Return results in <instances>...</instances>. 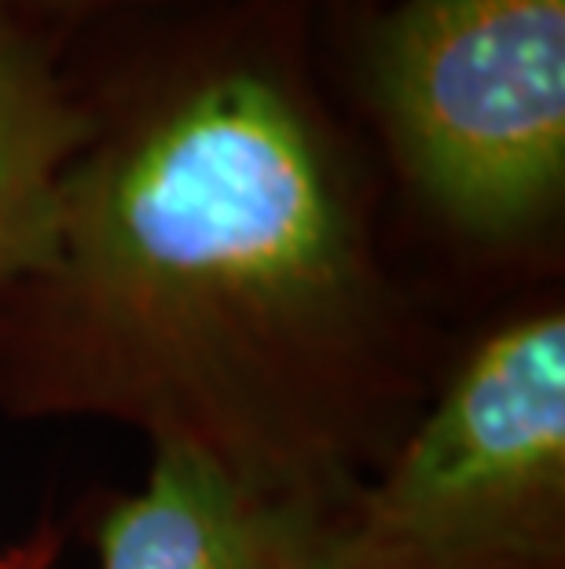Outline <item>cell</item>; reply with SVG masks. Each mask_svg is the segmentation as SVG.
<instances>
[{
	"label": "cell",
	"mask_w": 565,
	"mask_h": 569,
	"mask_svg": "<svg viewBox=\"0 0 565 569\" xmlns=\"http://www.w3.org/2000/svg\"><path fill=\"white\" fill-rule=\"evenodd\" d=\"M16 290L48 408L345 507L334 408L379 272L331 122L258 19L195 33L95 111L52 269Z\"/></svg>",
	"instance_id": "6da1fadb"
},
{
	"label": "cell",
	"mask_w": 565,
	"mask_h": 569,
	"mask_svg": "<svg viewBox=\"0 0 565 569\" xmlns=\"http://www.w3.org/2000/svg\"><path fill=\"white\" fill-rule=\"evenodd\" d=\"M364 78L407 184L455 232L514 239L565 188V0H396Z\"/></svg>",
	"instance_id": "7a4b0ae2"
},
{
	"label": "cell",
	"mask_w": 565,
	"mask_h": 569,
	"mask_svg": "<svg viewBox=\"0 0 565 569\" xmlns=\"http://www.w3.org/2000/svg\"><path fill=\"white\" fill-rule=\"evenodd\" d=\"M565 317L485 338L375 486L334 522L331 569H558Z\"/></svg>",
	"instance_id": "3957f363"
},
{
	"label": "cell",
	"mask_w": 565,
	"mask_h": 569,
	"mask_svg": "<svg viewBox=\"0 0 565 569\" xmlns=\"http://www.w3.org/2000/svg\"><path fill=\"white\" fill-rule=\"evenodd\" d=\"M151 452L148 481L107 507L100 569H331L339 503L264 486L184 445Z\"/></svg>",
	"instance_id": "277c9868"
},
{
	"label": "cell",
	"mask_w": 565,
	"mask_h": 569,
	"mask_svg": "<svg viewBox=\"0 0 565 569\" xmlns=\"http://www.w3.org/2000/svg\"><path fill=\"white\" fill-rule=\"evenodd\" d=\"M95 129L41 22L0 8V295L56 261L67 177Z\"/></svg>",
	"instance_id": "5b68a950"
},
{
	"label": "cell",
	"mask_w": 565,
	"mask_h": 569,
	"mask_svg": "<svg viewBox=\"0 0 565 569\" xmlns=\"http://www.w3.org/2000/svg\"><path fill=\"white\" fill-rule=\"evenodd\" d=\"M114 4H122V0H0V8L27 16L33 22H41V27H48L52 19H81L89 11H103Z\"/></svg>",
	"instance_id": "8992f818"
},
{
	"label": "cell",
	"mask_w": 565,
	"mask_h": 569,
	"mask_svg": "<svg viewBox=\"0 0 565 569\" xmlns=\"http://www.w3.org/2000/svg\"><path fill=\"white\" fill-rule=\"evenodd\" d=\"M0 569H27L22 562H0Z\"/></svg>",
	"instance_id": "52a82bcc"
}]
</instances>
